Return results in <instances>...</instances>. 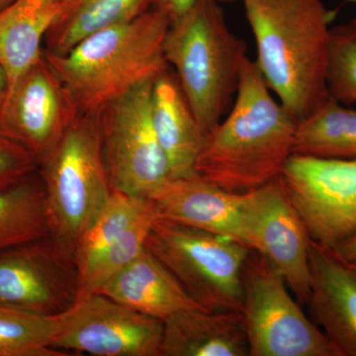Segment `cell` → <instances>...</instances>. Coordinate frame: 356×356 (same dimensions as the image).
Segmentation results:
<instances>
[{
  "mask_svg": "<svg viewBox=\"0 0 356 356\" xmlns=\"http://www.w3.org/2000/svg\"><path fill=\"white\" fill-rule=\"evenodd\" d=\"M334 250L344 261H356V233L341 243Z\"/></svg>",
  "mask_w": 356,
  "mask_h": 356,
  "instance_id": "obj_29",
  "label": "cell"
},
{
  "mask_svg": "<svg viewBox=\"0 0 356 356\" xmlns=\"http://www.w3.org/2000/svg\"><path fill=\"white\" fill-rule=\"evenodd\" d=\"M245 224L250 250L264 255L284 277L300 305H307L310 238L280 177L247 192Z\"/></svg>",
  "mask_w": 356,
  "mask_h": 356,
  "instance_id": "obj_13",
  "label": "cell"
},
{
  "mask_svg": "<svg viewBox=\"0 0 356 356\" xmlns=\"http://www.w3.org/2000/svg\"><path fill=\"white\" fill-rule=\"evenodd\" d=\"M170 21L151 8L139 17L89 35L65 55H44L79 113L99 115L134 88L170 69L163 44Z\"/></svg>",
  "mask_w": 356,
  "mask_h": 356,
  "instance_id": "obj_3",
  "label": "cell"
},
{
  "mask_svg": "<svg viewBox=\"0 0 356 356\" xmlns=\"http://www.w3.org/2000/svg\"><path fill=\"white\" fill-rule=\"evenodd\" d=\"M196 0H154V8L165 14L170 23L177 19Z\"/></svg>",
  "mask_w": 356,
  "mask_h": 356,
  "instance_id": "obj_28",
  "label": "cell"
},
{
  "mask_svg": "<svg viewBox=\"0 0 356 356\" xmlns=\"http://www.w3.org/2000/svg\"><path fill=\"white\" fill-rule=\"evenodd\" d=\"M79 289L74 259L49 236L0 252V306L57 316L74 304Z\"/></svg>",
  "mask_w": 356,
  "mask_h": 356,
  "instance_id": "obj_12",
  "label": "cell"
},
{
  "mask_svg": "<svg viewBox=\"0 0 356 356\" xmlns=\"http://www.w3.org/2000/svg\"><path fill=\"white\" fill-rule=\"evenodd\" d=\"M152 118L168 159L170 179L195 175L196 161L207 133L199 124L170 67L153 81Z\"/></svg>",
  "mask_w": 356,
  "mask_h": 356,
  "instance_id": "obj_16",
  "label": "cell"
},
{
  "mask_svg": "<svg viewBox=\"0 0 356 356\" xmlns=\"http://www.w3.org/2000/svg\"><path fill=\"white\" fill-rule=\"evenodd\" d=\"M161 356H248L241 312L189 309L163 322Z\"/></svg>",
  "mask_w": 356,
  "mask_h": 356,
  "instance_id": "obj_18",
  "label": "cell"
},
{
  "mask_svg": "<svg viewBox=\"0 0 356 356\" xmlns=\"http://www.w3.org/2000/svg\"><path fill=\"white\" fill-rule=\"evenodd\" d=\"M79 113L43 53L8 88L0 104V128L22 144L39 165Z\"/></svg>",
  "mask_w": 356,
  "mask_h": 356,
  "instance_id": "obj_11",
  "label": "cell"
},
{
  "mask_svg": "<svg viewBox=\"0 0 356 356\" xmlns=\"http://www.w3.org/2000/svg\"><path fill=\"white\" fill-rule=\"evenodd\" d=\"M348 266L351 267V269H353V271L356 273V261L355 262H348Z\"/></svg>",
  "mask_w": 356,
  "mask_h": 356,
  "instance_id": "obj_33",
  "label": "cell"
},
{
  "mask_svg": "<svg viewBox=\"0 0 356 356\" xmlns=\"http://www.w3.org/2000/svg\"><path fill=\"white\" fill-rule=\"evenodd\" d=\"M297 120L266 86L254 60L241 72L235 100L206 135L195 175L225 191L245 193L280 177L293 154Z\"/></svg>",
  "mask_w": 356,
  "mask_h": 356,
  "instance_id": "obj_1",
  "label": "cell"
},
{
  "mask_svg": "<svg viewBox=\"0 0 356 356\" xmlns=\"http://www.w3.org/2000/svg\"><path fill=\"white\" fill-rule=\"evenodd\" d=\"M0 104H1V103H0Z\"/></svg>",
  "mask_w": 356,
  "mask_h": 356,
  "instance_id": "obj_35",
  "label": "cell"
},
{
  "mask_svg": "<svg viewBox=\"0 0 356 356\" xmlns=\"http://www.w3.org/2000/svg\"><path fill=\"white\" fill-rule=\"evenodd\" d=\"M154 81L134 88L99 114L112 189L147 199L153 198L170 179L168 159L152 118Z\"/></svg>",
  "mask_w": 356,
  "mask_h": 356,
  "instance_id": "obj_8",
  "label": "cell"
},
{
  "mask_svg": "<svg viewBox=\"0 0 356 356\" xmlns=\"http://www.w3.org/2000/svg\"><path fill=\"white\" fill-rule=\"evenodd\" d=\"M348 2H356V0H346Z\"/></svg>",
  "mask_w": 356,
  "mask_h": 356,
  "instance_id": "obj_34",
  "label": "cell"
},
{
  "mask_svg": "<svg viewBox=\"0 0 356 356\" xmlns=\"http://www.w3.org/2000/svg\"><path fill=\"white\" fill-rule=\"evenodd\" d=\"M149 202L151 199L136 197L123 192H112L108 203L79 238L74 250V259L81 289L100 257L143 214Z\"/></svg>",
  "mask_w": 356,
  "mask_h": 356,
  "instance_id": "obj_23",
  "label": "cell"
},
{
  "mask_svg": "<svg viewBox=\"0 0 356 356\" xmlns=\"http://www.w3.org/2000/svg\"><path fill=\"white\" fill-rule=\"evenodd\" d=\"M307 305L337 356H356V273L336 250L309 241Z\"/></svg>",
  "mask_w": 356,
  "mask_h": 356,
  "instance_id": "obj_15",
  "label": "cell"
},
{
  "mask_svg": "<svg viewBox=\"0 0 356 356\" xmlns=\"http://www.w3.org/2000/svg\"><path fill=\"white\" fill-rule=\"evenodd\" d=\"M95 292L163 322L181 311L203 309L147 248Z\"/></svg>",
  "mask_w": 356,
  "mask_h": 356,
  "instance_id": "obj_17",
  "label": "cell"
},
{
  "mask_svg": "<svg viewBox=\"0 0 356 356\" xmlns=\"http://www.w3.org/2000/svg\"><path fill=\"white\" fill-rule=\"evenodd\" d=\"M280 178L310 240L336 250L356 233V159L293 154Z\"/></svg>",
  "mask_w": 356,
  "mask_h": 356,
  "instance_id": "obj_9",
  "label": "cell"
},
{
  "mask_svg": "<svg viewBox=\"0 0 356 356\" xmlns=\"http://www.w3.org/2000/svg\"><path fill=\"white\" fill-rule=\"evenodd\" d=\"M242 288L248 356H337L324 332L290 294L284 277L257 250L245 261Z\"/></svg>",
  "mask_w": 356,
  "mask_h": 356,
  "instance_id": "obj_7",
  "label": "cell"
},
{
  "mask_svg": "<svg viewBox=\"0 0 356 356\" xmlns=\"http://www.w3.org/2000/svg\"><path fill=\"white\" fill-rule=\"evenodd\" d=\"M220 3H233V2L238 1V0H217Z\"/></svg>",
  "mask_w": 356,
  "mask_h": 356,
  "instance_id": "obj_32",
  "label": "cell"
},
{
  "mask_svg": "<svg viewBox=\"0 0 356 356\" xmlns=\"http://www.w3.org/2000/svg\"><path fill=\"white\" fill-rule=\"evenodd\" d=\"M154 0H64L43 50L65 55L89 35L139 17Z\"/></svg>",
  "mask_w": 356,
  "mask_h": 356,
  "instance_id": "obj_20",
  "label": "cell"
},
{
  "mask_svg": "<svg viewBox=\"0 0 356 356\" xmlns=\"http://www.w3.org/2000/svg\"><path fill=\"white\" fill-rule=\"evenodd\" d=\"M152 201L159 219L227 236L250 248L247 192L225 191L195 175L168 180Z\"/></svg>",
  "mask_w": 356,
  "mask_h": 356,
  "instance_id": "obj_14",
  "label": "cell"
},
{
  "mask_svg": "<svg viewBox=\"0 0 356 356\" xmlns=\"http://www.w3.org/2000/svg\"><path fill=\"white\" fill-rule=\"evenodd\" d=\"M64 0H14L0 13V63L11 84L39 60Z\"/></svg>",
  "mask_w": 356,
  "mask_h": 356,
  "instance_id": "obj_19",
  "label": "cell"
},
{
  "mask_svg": "<svg viewBox=\"0 0 356 356\" xmlns=\"http://www.w3.org/2000/svg\"><path fill=\"white\" fill-rule=\"evenodd\" d=\"M163 51L199 124L209 132L235 100L247 43L229 29L220 2L196 0L170 23Z\"/></svg>",
  "mask_w": 356,
  "mask_h": 356,
  "instance_id": "obj_4",
  "label": "cell"
},
{
  "mask_svg": "<svg viewBox=\"0 0 356 356\" xmlns=\"http://www.w3.org/2000/svg\"><path fill=\"white\" fill-rule=\"evenodd\" d=\"M58 315L0 306V356H70L51 346Z\"/></svg>",
  "mask_w": 356,
  "mask_h": 356,
  "instance_id": "obj_24",
  "label": "cell"
},
{
  "mask_svg": "<svg viewBox=\"0 0 356 356\" xmlns=\"http://www.w3.org/2000/svg\"><path fill=\"white\" fill-rule=\"evenodd\" d=\"M47 236L46 195L37 172L0 191V252Z\"/></svg>",
  "mask_w": 356,
  "mask_h": 356,
  "instance_id": "obj_22",
  "label": "cell"
},
{
  "mask_svg": "<svg viewBox=\"0 0 356 356\" xmlns=\"http://www.w3.org/2000/svg\"><path fill=\"white\" fill-rule=\"evenodd\" d=\"M257 44V69L297 122L330 98L332 21L322 0H242Z\"/></svg>",
  "mask_w": 356,
  "mask_h": 356,
  "instance_id": "obj_2",
  "label": "cell"
},
{
  "mask_svg": "<svg viewBox=\"0 0 356 356\" xmlns=\"http://www.w3.org/2000/svg\"><path fill=\"white\" fill-rule=\"evenodd\" d=\"M36 158L0 128V191L38 172Z\"/></svg>",
  "mask_w": 356,
  "mask_h": 356,
  "instance_id": "obj_27",
  "label": "cell"
},
{
  "mask_svg": "<svg viewBox=\"0 0 356 356\" xmlns=\"http://www.w3.org/2000/svg\"><path fill=\"white\" fill-rule=\"evenodd\" d=\"M49 236L74 259L79 238L111 197L99 115L79 113L62 139L40 161Z\"/></svg>",
  "mask_w": 356,
  "mask_h": 356,
  "instance_id": "obj_5",
  "label": "cell"
},
{
  "mask_svg": "<svg viewBox=\"0 0 356 356\" xmlns=\"http://www.w3.org/2000/svg\"><path fill=\"white\" fill-rule=\"evenodd\" d=\"M156 218L151 199L143 214L100 257L79 293L97 291L115 274L132 262L147 248V240Z\"/></svg>",
  "mask_w": 356,
  "mask_h": 356,
  "instance_id": "obj_25",
  "label": "cell"
},
{
  "mask_svg": "<svg viewBox=\"0 0 356 356\" xmlns=\"http://www.w3.org/2000/svg\"><path fill=\"white\" fill-rule=\"evenodd\" d=\"M147 248L204 310H242L243 270L252 252L247 245L156 218Z\"/></svg>",
  "mask_w": 356,
  "mask_h": 356,
  "instance_id": "obj_6",
  "label": "cell"
},
{
  "mask_svg": "<svg viewBox=\"0 0 356 356\" xmlns=\"http://www.w3.org/2000/svg\"><path fill=\"white\" fill-rule=\"evenodd\" d=\"M327 83L332 99L356 104V18L331 28Z\"/></svg>",
  "mask_w": 356,
  "mask_h": 356,
  "instance_id": "obj_26",
  "label": "cell"
},
{
  "mask_svg": "<svg viewBox=\"0 0 356 356\" xmlns=\"http://www.w3.org/2000/svg\"><path fill=\"white\" fill-rule=\"evenodd\" d=\"M9 88V77L6 67L0 63V103L6 97Z\"/></svg>",
  "mask_w": 356,
  "mask_h": 356,
  "instance_id": "obj_30",
  "label": "cell"
},
{
  "mask_svg": "<svg viewBox=\"0 0 356 356\" xmlns=\"http://www.w3.org/2000/svg\"><path fill=\"white\" fill-rule=\"evenodd\" d=\"M163 334V321L102 293L81 292L58 315L51 346L79 355L161 356Z\"/></svg>",
  "mask_w": 356,
  "mask_h": 356,
  "instance_id": "obj_10",
  "label": "cell"
},
{
  "mask_svg": "<svg viewBox=\"0 0 356 356\" xmlns=\"http://www.w3.org/2000/svg\"><path fill=\"white\" fill-rule=\"evenodd\" d=\"M14 0H0V13L6 9Z\"/></svg>",
  "mask_w": 356,
  "mask_h": 356,
  "instance_id": "obj_31",
  "label": "cell"
},
{
  "mask_svg": "<svg viewBox=\"0 0 356 356\" xmlns=\"http://www.w3.org/2000/svg\"><path fill=\"white\" fill-rule=\"evenodd\" d=\"M293 154L356 159V109L330 97L297 122Z\"/></svg>",
  "mask_w": 356,
  "mask_h": 356,
  "instance_id": "obj_21",
  "label": "cell"
}]
</instances>
